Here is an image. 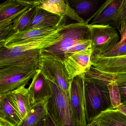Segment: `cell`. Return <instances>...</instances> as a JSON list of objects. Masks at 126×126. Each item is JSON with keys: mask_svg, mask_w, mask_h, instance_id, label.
I'll return each mask as SVG.
<instances>
[{"mask_svg": "<svg viewBox=\"0 0 126 126\" xmlns=\"http://www.w3.org/2000/svg\"><path fill=\"white\" fill-rule=\"evenodd\" d=\"M113 76L100 71L92 66L85 73V117L87 124L104 111L114 109L108 88Z\"/></svg>", "mask_w": 126, "mask_h": 126, "instance_id": "1", "label": "cell"}, {"mask_svg": "<svg viewBox=\"0 0 126 126\" xmlns=\"http://www.w3.org/2000/svg\"><path fill=\"white\" fill-rule=\"evenodd\" d=\"M59 31L13 47H0V68L14 65H38L40 50L56 43L61 37Z\"/></svg>", "mask_w": 126, "mask_h": 126, "instance_id": "2", "label": "cell"}, {"mask_svg": "<svg viewBox=\"0 0 126 126\" xmlns=\"http://www.w3.org/2000/svg\"><path fill=\"white\" fill-rule=\"evenodd\" d=\"M90 19L82 23H72L63 26L59 31L60 39L55 44L40 50V54L52 57L64 62L65 54L78 43L91 40L88 24Z\"/></svg>", "mask_w": 126, "mask_h": 126, "instance_id": "3", "label": "cell"}, {"mask_svg": "<svg viewBox=\"0 0 126 126\" xmlns=\"http://www.w3.org/2000/svg\"><path fill=\"white\" fill-rule=\"evenodd\" d=\"M50 82L52 96L47 103V112L58 126H77L70 102L69 91Z\"/></svg>", "mask_w": 126, "mask_h": 126, "instance_id": "4", "label": "cell"}, {"mask_svg": "<svg viewBox=\"0 0 126 126\" xmlns=\"http://www.w3.org/2000/svg\"><path fill=\"white\" fill-rule=\"evenodd\" d=\"M38 65L0 68V95L29 84L38 70Z\"/></svg>", "mask_w": 126, "mask_h": 126, "instance_id": "5", "label": "cell"}, {"mask_svg": "<svg viewBox=\"0 0 126 126\" xmlns=\"http://www.w3.org/2000/svg\"><path fill=\"white\" fill-rule=\"evenodd\" d=\"M89 27L93 51L91 57L104 54L120 41L118 32L110 25H89Z\"/></svg>", "mask_w": 126, "mask_h": 126, "instance_id": "6", "label": "cell"}, {"mask_svg": "<svg viewBox=\"0 0 126 126\" xmlns=\"http://www.w3.org/2000/svg\"><path fill=\"white\" fill-rule=\"evenodd\" d=\"M38 68L48 81L64 91H69L71 81L63 62L40 54Z\"/></svg>", "mask_w": 126, "mask_h": 126, "instance_id": "7", "label": "cell"}, {"mask_svg": "<svg viewBox=\"0 0 126 126\" xmlns=\"http://www.w3.org/2000/svg\"><path fill=\"white\" fill-rule=\"evenodd\" d=\"M85 73L71 80L69 89L70 102L77 126H86L84 94Z\"/></svg>", "mask_w": 126, "mask_h": 126, "instance_id": "8", "label": "cell"}, {"mask_svg": "<svg viewBox=\"0 0 126 126\" xmlns=\"http://www.w3.org/2000/svg\"><path fill=\"white\" fill-rule=\"evenodd\" d=\"M63 27L59 28L43 27L16 32L4 41L0 42V47H13L34 40L52 35L59 31Z\"/></svg>", "mask_w": 126, "mask_h": 126, "instance_id": "9", "label": "cell"}, {"mask_svg": "<svg viewBox=\"0 0 126 126\" xmlns=\"http://www.w3.org/2000/svg\"><path fill=\"white\" fill-rule=\"evenodd\" d=\"M28 89L32 106L47 102L52 96L50 82L39 69Z\"/></svg>", "mask_w": 126, "mask_h": 126, "instance_id": "10", "label": "cell"}, {"mask_svg": "<svg viewBox=\"0 0 126 126\" xmlns=\"http://www.w3.org/2000/svg\"><path fill=\"white\" fill-rule=\"evenodd\" d=\"M92 48L72 54L64 62L71 80L81 74L89 71L92 66L91 62Z\"/></svg>", "mask_w": 126, "mask_h": 126, "instance_id": "11", "label": "cell"}, {"mask_svg": "<svg viewBox=\"0 0 126 126\" xmlns=\"http://www.w3.org/2000/svg\"><path fill=\"white\" fill-rule=\"evenodd\" d=\"M65 16H59L37 7L33 19L24 31L43 27L61 28L66 25Z\"/></svg>", "mask_w": 126, "mask_h": 126, "instance_id": "12", "label": "cell"}, {"mask_svg": "<svg viewBox=\"0 0 126 126\" xmlns=\"http://www.w3.org/2000/svg\"><path fill=\"white\" fill-rule=\"evenodd\" d=\"M93 67L102 72L110 74L126 73V55L116 57H91Z\"/></svg>", "mask_w": 126, "mask_h": 126, "instance_id": "13", "label": "cell"}, {"mask_svg": "<svg viewBox=\"0 0 126 126\" xmlns=\"http://www.w3.org/2000/svg\"><path fill=\"white\" fill-rule=\"evenodd\" d=\"M36 2L38 8L43 9L59 16H67L77 23H82L84 22L83 19L78 15L66 0H36Z\"/></svg>", "mask_w": 126, "mask_h": 126, "instance_id": "14", "label": "cell"}, {"mask_svg": "<svg viewBox=\"0 0 126 126\" xmlns=\"http://www.w3.org/2000/svg\"><path fill=\"white\" fill-rule=\"evenodd\" d=\"M122 2V0H108L105 1L93 16L90 18V20L93 18V20L89 25H111Z\"/></svg>", "mask_w": 126, "mask_h": 126, "instance_id": "15", "label": "cell"}, {"mask_svg": "<svg viewBox=\"0 0 126 126\" xmlns=\"http://www.w3.org/2000/svg\"><path fill=\"white\" fill-rule=\"evenodd\" d=\"M0 118L9 122L14 126H19L22 119L8 93L0 95Z\"/></svg>", "mask_w": 126, "mask_h": 126, "instance_id": "16", "label": "cell"}, {"mask_svg": "<svg viewBox=\"0 0 126 126\" xmlns=\"http://www.w3.org/2000/svg\"><path fill=\"white\" fill-rule=\"evenodd\" d=\"M25 86L23 85L8 93L22 120L29 113L32 107L28 89Z\"/></svg>", "mask_w": 126, "mask_h": 126, "instance_id": "17", "label": "cell"}, {"mask_svg": "<svg viewBox=\"0 0 126 126\" xmlns=\"http://www.w3.org/2000/svg\"><path fill=\"white\" fill-rule=\"evenodd\" d=\"M34 0H8L0 5V22L20 12Z\"/></svg>", "mask_w": 126, "mask_h": 126, "instance_id": "18", "label": "cell"}, {"mask_svg": "<svg viewBox=\"0 0 126 126\" xmlns=\"http://www.w3.org/2000/svg\"><path fill=\"white\" fill-rule=\"evenodd\" d=\"M96 118L101 126H126V115L118 109L102 112Z\"/></svg>", "mask_w": 126, "mask_h": 126, "instance_id": "19", "label": "cell"}, {"mask_svg": "<svg viewBox=\"0 0 126 126\" xmlns=\"http://www.w3.org/2000/svg\"><path fill=\"white\" fill-rule=\"evenodd\" d=\"M47 102L37 104L32 106L29 113L19 126H38L44 119L47 112Z\"/></svg>", "mask_w": 126, "mask_h": 126, "instance_id": "20", "label": "cell"}, {"mask_svg": "<svg viewBox=\"0 0 126 126\" xmlns=\"http://www.w3.org/2000/svg\"><path fill=\"white\" fill-rule=\"evenodd\" d=\"M66 1L81 17V16H87L94 11L99 2L96 0H67Z\"/></svg>", "mask_w": 126, "mask_h": 126, "instance_id": "21", "label": "cell"}, {"mask_svg": "<svg viewBox=\"0 0 126 126\" xmlns=\"http://www.w3.org/2000/svg\"><path fill=\"white\" fill-rule=\"evenodd\" d=\"M37 8L36 2L35 0L34 4L31 5L25 12L15 20L12 26L15 33L25 30L33 19Z\"/></svg>", "mask_w": 126, "mask_h": 126, "instance_id": "22", "label": "cell"}, {"mask_svg": "<svg viewBox=\"0 0 126 126\" xmlns=\"http://www.w3.org/2000/svg\"><path fill=\"white\" fill-rule=\"evenodd\" d=\"M111 25L117 29L119 32L126 26V0H122Z\"/></svg>", "mask_w": 126, "mask_h": 126, "instance_id": "23", "label": "cell"}, {"mask_svg": "<svg viewBox=\"0 0 126 126\" xmlns=\"http://www.w3.org/2000/svg\"><path fill=\"white\" fill-rule=\"evenodd\" d=\"M111 74L118 88L121 104L126 107V73Z\"/></svg>", "mask_w": 126, "mask_h": 126, "instance_id": "24", "label": "cell"}, {"mask_svg": "<svg viewBox=\"0 0 126 126\" xmlns=\"http://www.w3.org/2000/svg\"><path fill=\"white\" fill-rule=\"evenodd\" d=\"M108 88L112 105L113 109H117L121 104L118 88L113 79L108 84Z\"/></svg>", "mask_w": 126, "mask_h": 126, "instance_id": "25", "label": "cell"}, {"mask_svg": "<svg viewBox=\"0 0 126 126\" xmlns=\"http://www.w3.org/2000/svg\"><path fill=\"white\" fill-rule=\"evenodd\" d=\"M126 55V39L118 44L107 53L100 56L104 57H116Z\"/></svg>", "mask_w": 126, "mask_h": 126, "instance_id": "26", "label": "cell"}, {"mask_svg": "<svg viewBox=\"0 0 126 126\" xmlns=\"http://www.w3.org/2000/svg\"><path fill=\"white\" fill-rule=\"evenodd\" d=\"M90 48H91V40H87L78 43L75 45L73 47L65 53V54L64 61L68 57L72 54Z\"/></svg>", "mask_w": 126, "mask_h": 126, "instance_id": "27", "label": "cell"}, {"mask_svg": "<svg viewBox=\"0 0 126 126\" xmlns=\"http://www.w3.org/2000/svg\"><path fill=\"white\" fill-rule=\"evenodd\" d=\"M44 121L45 126H58L56 122L48 112L46 115Z\"/></svg>", "mask_w": 126, "mask_h": 126, "instance_id": "28", "label": "cell"}, {"mask_svg": "<svg viewBox=\"0 0 126 126\" xmlns=\"http://www.w3.org/2000/svg\"><path fill=\"white\" fill-rule=\"evenodd\" d=\"M121 36L120 40L119 43H121L126 39V26L119 32Z\"/></svg>", "mask_w": 126, "mask_h": 126, "instance_id": "29", "label": "cell"}, {"mask_svg": "<svg viewBox=\"0 0 126 126\" xmlns=\"http://www.w3.org/2000/svg\"><path fill=\"white\" fill-rule=\"evenodd\" d=\"M0 126H14L11 124L3 119L0 118Z\"/></svg>", "mask_w": 126, "mask_h": 126, "instance_id": "30", "label": "cell"}, {"mask_svg": "<svg viewBox=\"0 0 126 126\" xmlns=\"http://www.w3.org/2000/svg\"><path fill=\"white\" fill-rule=\"evenodd\" d=\"M86 126H101L97 118H96L91 122L87 124Z\"/></svg>", "mask_w": 126, "mask_h": 126, "instance_id": "31", "label": "cell"}, {"mask_svg": "<svg viewBox=\"0 0 126 126\" xmlns=\"http://www.w3.org/2000/svg\"><path fill=\"white\" fill-rule=\"evenodd\" d=\"M119 110L122 112L124 113L126 115V107H124L123 105H121L120 107H119L117 109Z\"/></svg>", "mask_w": 126, "mask_h": 126, "instance_id": "32", "label": "cell"}, {"mask_svg": "<svg viewBox=\"0 0 126 126\" xmlns=\"http://www.w3.org/2000/svg\"><path fill=\"white\" fill-rule=\"evenodd\" d=\"M45 119V118H44ZM44 119L37 126H45V124H44Z\"/></svg>", "mask_w": 126, "mask_h": 126, "instance_id": "33", "label": "cell"}]
</instances>
